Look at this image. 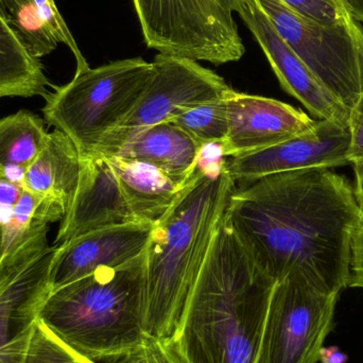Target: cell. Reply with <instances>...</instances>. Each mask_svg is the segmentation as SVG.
<instances>
[{
  "label": "cell",
  "mask_w": 363,
  "mask_h": 363,
  "mask_svg": "<svg viewBox=\"0 0 363 363\" xmlns=\"http://www.w3.org/2000/svg\"><path fill=\"white\" fill-rule=\"evenodd\" d=\"M170 123L181 128L200 147L207 144L222 145L228 133L225 98L223 95L213 101L187 108Z\"/></svg>",
  "instance_id": "obj_22"
},
{
  "label": "cell",
  "mask_w": 363,
  "mask_h": 363,
  "mask_svg": "<svg viewBox=\"0 0 363 363\" xmlns=\"http://www.w3.org/2000/svg\"><path fill=\"white\" fill-rule=\"evenodd\" d=\"M153 224L133 223L91 230L59 243L51 264L50 291L100 269L118 268L146 252Z\"/></svg>",
  "instance_id": "obj_13"
},
{
  "label": "cell",
  "mask_w": 363,
  "mask_h": 363,
  "mask_svg": "<svg viewBox=\"0 0 363 363\" xmlns=\"http://www.w3.org/2000/svg\"><path fill=\"white\" fill-rule=\"evenodd\" d=\"M241 185L225 217L258 266L275 283L301 268L324 291L340 294L363 217L351 183L328 168H309Z\"/></svg>",
  "instance_id": "obj_1"
},
{
  "label": "cell",
  "mask_w": 363,
  "mask_h": 363,
  "mask_svg": "<svg viewBox=\"0 0 363 363\" xmlns=\"http://www.w3.org/2000/svg\"><path fill=\"white\" fill-rule=\"evenodd\" d=\"M338 298L302 269L290 271L273 288L255 363L319 362Z\"/></svg>",
  "instance_id": "obj_8"
},
{
  "label": "cell",
  "mask_w": 363,
  "mask_h": 363,
  "mask_svg": "<svg viewBox=\"0 0 363 363\" xmlns=\"http://www.w3.org/2000/svg\"><path fill=\"white\" fill-rule=\"evenodd\" d=\"M47 233H48V228L38 230L33 236L30 237L17 251L4 257V245H2V230L1 226H0V281L6 277V273L11 270V268H12L26 253L31 251L32 249L38 247V245L48 241V239H47Z\"/></svg>",
  "instance_id": "obj_28"
},
{
  "label": "cell",
  "mask_w": 363,
  "mask_h": 363,
  "mask_svg": "<svg viewBox=\"0 0 363 363\" xmlns=\"http://www.w3.org/2000/svg\"><path fill=\"white\" fill-rule=\"evenodd\" d=\"M80 167V155L72 140L59 130L48 132L44 146L26 170L23 190L66 215L78 187Z\"/></svg>",
  "instance_id": "obj_16"
},
{
  "label": "cell",
  "mask_w": 363,
  "mask_h": 363,
  "mask_svg": "<svg viewBox=\"0 0 363 363\" xmlns=\"http://www.w3.org/2000/svg\"><path fill=\"white\" fill-rule=\"evenodd\" d=\"M347 287L363 288V217L352 236Z\"/></svg>",
  "instance_id": "obj_26"
},
{
  "label": "cell",
  "mask_w": 363,
  "mask_h": 363,
  "mask_svg": "<svg viewBox=\"0 0 363 363\" xmlns=\"http://www.w3.org/2000/svg\"><path fill=\"white\" fill-rule=\"evenodd\" d=\"M298 14L322 25H337L351 19L345 0H283Z\"/></svg>",
  "instance_id": "obj_24"
},
{
  "label": "cell",
  "mask_w": 363,
  "mask_h": 363,
  "mask_svg": "<svg viewBox=\"0 0 363 363\" xmlns=\"http://www.w3.org/2000/svg\"><path fill=\"white\" fill-rule=\"evenodd\" d=\"M147 47L160 55L213 65L245 52L232 13L218 0H132Z\"/></svg>",
  "instance_id": "obj_6"
},
{
  "label": "cell",
  "mask_w": 363,
  "mask_h": 363,
  "mask_svg": "<svg viewBox=\"0 0 363 363\" xmlns=\"http://www.w3.org/2000/svg\"><path fill=\"white\" fill-rule=\"evenodd\" d=\"M112 363H144L143 362L142 354L140 351L135 352V353L130 354V355L125 356V357L121 358V359L116 360V362Z\"/></svg>",
  "instance_id": "obj_34"
},
{
  "label": "cell",
  "mask_w": 363,
  "mask_h": 363,
  "mask_svg": "<svg viewBox=\"0 0 363 363\" xmlns=\"http://www.w3.org/2000/svg\"><path fill=\"white\" fill-rule=\"evenodd\" d=\"M153 74L129 116L104 136L91 157H115L138 134L187 108L213 101L230 89L219 74L192 60L157 55Z\"/></svg>",
  "instance_id": "obj_9"
},
{
  "label": "cell",
  "mask_w": 363,
  "mask_h": 363,
  "mask_svg": "<svg viewBox=\"0 0 363 363\" xmlns=\"http://www.w3.org/2000/svg\"><path fill=\"white\" fill-rule=\"evenodd\" d=\"M108 160L138 222L155 224L159 221L185 188L186 185L176 183L150 164L121 157Z\"/></svg>",
  "instance_id": "obj_18"
},
{
  "label": "cell",
  "mask_w": 363,
  "mask_h": 363,
  "mask_svg": "<svg viewBox=\"0 0 363 363\" xmlns=\"http://www.w3.org/2000/svg\"><path fill=\"white\" fill-rule=\"evenodd\" d=\"M145 284L146 252L52 290L38 320L82 357L116 362L144 343Z\"/></svg>",
  "instance_id": "obj_4"
},
{
  "label": "cell",
  "mask_w": 363,
  "mask_h": 363,
  "mask_svg": "<svg viewBox=\"0 0 363 363\" xmlns=\"http://www.w3.org/2000/svg\"><path fill=\"white\" fill-rule=\"evenodd\" d=\"M238 15L266 55L281 87L319 121L349 125L350 111L320 83L304 62L279 38L255 0H243Z\"/></svg>",
  "instance_id": "obj_14"
},
{
  "label": "cell",
  "mask_w": 363,
  "mask_h": 363,
  "mask_svg": "<svg viewBox=\"0 0 363 363\" xmlns=\"http://www.w3.org/2000/svg\"><path fill=\"white\" fill-rule=\"evenodd\" d=\"M23 186L13 183L12 181L0 178V226L4 225L8 222L13 207L15 206L21 194H23Z\"/></svg>",
  "instance_id": "obj_29"
},
{
  "label": "cell",
  "mask_w": 363,
  "mask_h": 363,
  "mask_svg": "<svg viewBox=\"0 0 363 363\" xmlns=\"http://www.w3.org/2000/svg\"><path fill=\"white\" fill-rule=\"evenodd\" d=\"M140 354L144 363H183L168 339L145 337Z\"/></svg>",
  "instance_id": "obj_25"
},
{
  "label": "cell",
  "mask_w": 363,
  "mask_h": 363,
  "mask_svg": "<svg viewBox=\"0 0 363 363\" xmlns=\"http://www.w3.org/2000/svg\"><path fill=\"white\" fill-rule=\"evenodd\" d=\"M275 281L225 213L170 338L183 363H255Z\"/></svg>",
  "instance_id": "obj_2"
},
{
  "label": "cell",
  "mask_w": 363,
  "mask_h": 363,
  "mask_svg": "<svg viewBox=\"0 0 363 363\" xmlns=\"http://www.w3.org/2000/svg\"><path fill=\"white\" fill-rule=\"evenodd\" d=\"M352 165H353L356 177V187L354 188L356 199H357L358 205L363 213V161L355 162Z\"/></svg>",
  "instance_id": "obj_31"
},
{
  "label": "cell",
  "mask_w": 363,
  "mask_h": 363,
  "mask_svg": "<svg viewBox=\"0 0 363 363\" xmlns=\"http://www.w3.org/2000/svg\"><path fill=\"white\" fill-rule=\"evenodd\" d=\"M279 38L347 110L363 96V27L352 17L322 25L283 0H255Z\"/></svg>",
  "instance_id": "obj_7"
},
{
  "label": "cell",
  "mask_w": 363,
  "mask_h": 363,
  "mask_svg": "<svg viewBox=\"0 0 363 363\" xmlns=\"http://www.w3.org/2000/svg\"><path fill=\"white\" fill-rule=\"evenodd\" d=\"M218 1L224 10L228 11V13H232V14L233 13L238 14L243 4V0H218Z\"/></svg>",
  "instance_id": "obj_33"
},
{
  "label": "cell",
  "mask_w": 363,
  "mask_h": 363,
  "mask_svg": "<svg viewBox=\"0 0 363 363\" xmlns=\"http://www.w3.org/2000/svg\"><path fill=\"white\" fill-rule=\"evenodd\" d=\"M53 87L40 60L28 52L0 14V99L43 97Z\"/></svg>",
  "instance_id": "obj_19"
},
{
  "label": "cell",
  "mask_w": 363,
  "mask_h": 363,
  "mask_svg": "<svg viewBox=\"0 0 363 363\" xmlns=\"http://www.w3.org/2000/svg\"><path fill=\"white\" fill-rule=\"evenodd\" d=\"M201 147L174 123H163L138 134L115 157L155 166L180 185L194 176Z\"/></svg>",
  "instance_id": "obj_17"
},
{
  "label": "cell",
  "mask_w": 363,
  "mask_h": 363,
  "mask_svg": "<svg viewBox=\"0 0 363 363\" xmlns=\"http://www.w3.org/2000/svg\"><path fill=\"white\" fill-rule=\"evenodd\" d=\"M349 129L351 133L350 163L363 161V96L350 111Z\"/></svg>",
  "instance_id": "obj_27"
},
{
  "label": "cell",
  "mask_w": 363,
  "mask_h": 363,
  "mask_svg": "<svg viewBox=\"0 0 363 363\" xmlns=\"http://www.w3.org/2000/svg\"><path fill=\"white\" fill-rule=\"evenodd\" d=\"M235 184L228 165L218 174L196 167L172 208L153 224L146 250V336L174 334Z\"/></svg>",
  "instance_id": "obj_3"
},
{
  "label": "cell",
  "mask_w": 363,
  "mask_h": 363,
  "mask_svg": "<svg viewBox=\"0 0 363 363\" xmlns=\"http://www.w3.org/2000/svg\"><path fill=\"white\" fill-rule=\"evenodd\" d=\"M350 14L359 23H363V0H345Z\"/></svg>",
  "instance_id": "obj_32"
},
{
  "label": "cell",
  "mask_w": 363,
  "mask_h": 363,
  "mask_svg": "<svg viewBox=\"0 0 363 363\" xmlns=\"http://www.w3.org/2000/svg\"><path fill=\"white\" fill-rule=\"evenodd\" d=\"M228 133L222 144L225 157L270 148L315 127L303 111L279 100L228 89L224 94Z\"/></svg>",
  "instance_id": "obj_12"
},
{
  "label": "cell",
  "mask_w": 363,
  "mask_h": 363,
  "mask_svg": "<svg viewBox=\"0 0 363 363\" xmlns=\"http://www.w3.org/2000/svg\"><path fill=\"white\" fill-rule=\"evenodd\" d=\"M25 363H95L60 340L40 320L34 326Z\"/></svg>",
  "instance_id": "obj_23"
},
{
  "label": "cell",
  "mask_w": 363,
  "mask_h": 363,
  "mask_svg": "<svg viewBox=\"0 0 363 363\" xmlns=\"http://www.w3.org/2000/svg\"><path fill=\"white\" fill-rule=\"evenodd\" d=\"M80 163L78 187L62 219L57 245L91 230L138 222L108 157H89Z\"/></svg>",
  "instance_id": "obj_15"
},
{
  "label": "cell",
  "mask_w": 363,
  "mask_h": 363,
  "mask_svg": "<svg viewBox=\"0 0 363 363\" xmlns=\"http://www.w3.org/2000/svg\"><path fill=\"white\" fill-rule=\"evenodd\" d=\"M349 356L342 353L338 347H322L319 354L321 363H347Z\"/></svg>",
  "instance_id": "obj_30"
},
{
  "label": "cell",
  "mask_w": 363,
  "mask_h": 363,
  "mask_svg": "<svg viewBox=\"0 0 363 363\" xmlns=\"http://www.w3.org/2000/svg\"><path fill=\"white\" fill-rule=\"evenodd\" d=\"M57 247L46 241L34 247L0 281V363H25L34 326L50 294Z\"/></svg>",
  "instance_id": "obj_10"
},
{
  "label": "cell",
  "mask_w": 363,
  "mask_h": 363,
  "mask_svg": "<svg viewBox=\"0 0 363 363\" xmlns=\"http://www.w3.org/2000/svg\"><path fill=\"white\" fill-rule=\"evenodd\" d=\"M349 125L317 121L315 127L264 150L232 157L228 169L233 181L247 183L271 174L309 168L340 167L350 163Z\"/></svg>",
  "instance_id": "obj_11"
},
{
  "label": "cell",
  "mask_w": 363,
  "mask_h": 363,
  "mask_svg": "<svg viewBox=\"0 0 363 363\" xmlns=\"http://www.w3.org/2000/svg\"><path fill=\"white\" fill-rule=\"evenodd\" d=\"M152 74V62L142 57L77 69L70 82L53 86L45 98L44 121L63 132L80 159H86L129 116Z\"/></svg>",
  "instance_id": "obj_5"
},
{
  "label": "cell",
  "mask_w": 363,
  "mask_h": 363,
  "mask_svg": "<svg viewBox=\"0 0 363 363\" xmlns=\"http://www.w3.org/2000/svg\"><path fill=\"white\" fill-rule=\"evenodd\" d=\"M0 14L35 59L50 55L60 44L34 0H0Z\"/></svg>",
  "instance_id": "obj_21"
},
{
  "label": "cell",
  "mask_w": 363,
  "mask_h": 363,
  "mask_svg": "<svg viewBox=\"0 0 363 363\" xmlns=\"http://www.w3.org/2000/svg\"><path fill=\"white\" fill-rule=\"evenodd\" d=\"M44 121L21 110L0 119V178L23 186L28 166L46 142Z\"/></svg>",
  "instance_id": "obj_20"
}]
</instances>
